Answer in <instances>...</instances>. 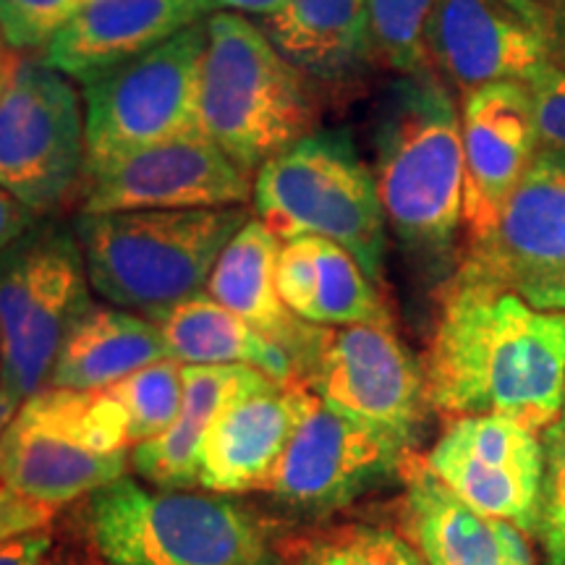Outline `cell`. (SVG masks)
Instances as JSON below:
<instances>
[{
    "instance_id": "6da1fadb",
    "label": "cell",
    "mask_w": 565,
    "mask_h": 565,
    "mask_svg": "<svg viewBox=\"0 0 565 565\" xmlns=\"http://www.w3.org/2000/svg\"><path fill=\"white\" fill-rule=\"evenodd\" d=\"M424 374L450 419L498 414L545 433L565 406V312L454 278Z\"/></svg>"
},
{
    "instance_id": "7a4b0ae2",
    "label": "cell",
    "mask_w": 565,
    "mask_h": 565,
    "mask_svg": "<svg viewBox=\"0 0 565 565\" xmlns=\"http://www.w3.org/2000/svg\"><path fill=\"white\" fill-rule=\"evenodd\" d=\"M246 221V207L105 212L82 215L76 236L92 291L160 322L204 294L215 263Z\"/></svg>"
},
{
    "instance_id": "3957f363",
    "label": "cell",
    "mask_w": 565,
    "mask_h": 565,
    "mask_svg": "<svg viewBox=\"0 0 565 565\" xmlns=\"http://www.w3.org/2000/svg\"><path fill=\"white\" fill-rule=\"evenodd\" d=\"M200 118L204 137L246 171L309 137L315 121L303 74L244 13L207 17Z\"/></svg>"
},
{
    "instance_id": "277c9868",
    "label": "cell",
    "mask_w": 565,
    "mask_h": 565,
    "mask_svg": "<svg viewBox=\"0 0 565 565\" xmlns=\"http://www.w3.org/2000/svg\"><path fill=\"white\" fill-rule=\"evenodd\" d=\"M89 534L105 565H278L267 526L225 494L129 477L89 494Z\"/></svg>"
},
{
    "instance_id": "5b68a950",
    "label": "cell",
    "mask_w": 565,
    "mask_h": 565,
    "mask_svg": "<svg viewBox=\"0 0 565 565\" xmlns=\"http://www.w3.org/2000/svg\"><path fill=\"white\" fill-rule=\"evenodd\" d=\"M374 183L406 244L443 252L463 223V137L450 92L414 74L391 97L377 134Z\"/></svg>"
},
{
    "instance_id": "8992f818",
    "label": "cell",
    "mask_w": 565,
    "mask_h": 565,
    "mask_svg": "<svg viewBox=\"0 0 565 565\" xmlns=\"http://www.w3.org/2000/svg\"><path fill=\"white\" fill-rule=\"evenodd\" d=\"M129 424L108 393L45 385L24 398L0 440V482L47 505L95 494L126 477Z\"/></svg>"
},
{
    "instance_id": "52a82bcc",
    "label": "cell",
    "mask_w": 565,
    "mask_h": 565,
    "mask_svg": "<svg viewBox=\"0 0 565 565\" xmlns=\"http://www.w3.org/2000/svg\"><path fill=\"white\" fill-rule=\"evenodd\" d=\"M257 217L280 242L320 236L349 249L372 282L383 278L385 212L377 183L341 134H309L254 179Z\"/></svg>"
},
{
    "instance_id": "ba28073f",
    "label": "cell",
    "mask_w": 565,
    "mask_h": 565,
    "mask_svg": "<svg viewBox=\"0 0 565 565\" xmlns=\"http://www.w3.org/2000/svg\"><path fill=\"white\" fill-rule=\"evenodd\" d=\"M207 19L154 51L84 84V173L95 175L147 147L202 131Z\"/></svg>"
},
{
    "instance_id": "9c48e42d",
    "label": "cell",
    "mask_w": 565,
    "mask_h": 565,
    "mask_svg": "<svg viewBox=\"0 0 565 565\" xmlns=\"http://www.w3.org/2000/svg\"><path fill=\"white\" fill-rule=\"evenodd\" d=\"M76 228H30L0 252V387L24 401L51 383L68 330L92 307Z\"/></svg>"
},
{
    "instance_id": "30bf717a",
    "label": "cell",
    "mask_w": 565,
    "mask_h": 565,
    "mask_svg": "<svg viewBox=\"0 0 565 565\" xmlns=\"http://www.w3.org/2000/svg\"><path fill=\"white\" fill-rule=\"evenodd\" d=\"M296 377L322 406L408 445L427 416L424 366L412 356L391 322H303L291 349Z\"/></svg>"
},
{
    "instance_id": "8fae6325",
    "label": "cell",
    "mask_w": 565,
    "mask_h": 565,
    "mask_svg": "<svg viewBox=\"0 0 565 565\" xmlns=\"http://www.w3.org/2000/svg\"><path fill=\"white\" fill-rule=\"evenodd\" d=\"M84 171V103L68 76L21 63L0 97V189L51 215Z\"/></svg>"
},
{
    "instance_id": "7c38bea8",
    "label": "cell",
    "mask_w": 565,
    "mask_h": 565,
    "mask_svg": "<svg viewBox=\"0 0 565 565\" xmlns=\"http://www.w3.org/2000/svg\"><path fill=\"white\" fill-rule=\"evenodd\" d=\"M456 278L565 312V160L536 150L492 228L469 244Z\"/></svg>"
},
{
    "instance_id": "4fadbf2b",
    "label": "cell",
    "mask_w": 565,
    "mask_h": 565,
    "mask_svg": "<svg viewBox=\"0 0 565 565\" xmlns=\"http://www.w3.org/2000/svg\"><path fill=\"white\" fill-rule=\"evenodd\" d=\"M427 469L479 513L534 534L545 448L542 433L511 416H461L424 458Z\"/></svg>"
},
{
    "instance_id": "5bb4252c",
    "label": "cell",
    "mask_w": 565,
    "mask_h": 565,
    "mask_svg": "<svg viewBox=\"0 0 565 565\" xmlns=\"http://www.w3.org/2000/svg\"><path fill=\"white\" fill-rule=\"evenodd\" d=\"M249 196H254L252 171L200 131L147 147L89 175L82 215L244 207Z\"/></svg>"
},
{
    "instance_id": "9a60e30c",
    "label": "cell",
    "mask_w": 565,
    "mask_h": 565,
    "mask_svg": "<svg viewBox=\"0 0 565 565\" xmlns=\"http://www.w3.org/2000/svg\"><path fill=\"white\" fill-rule=\"evenodd\" d=\"M406 448L398 437L320 404L294 435L267 492L301 513L328 515L401 475Z\"/></svg>"
},
{
    "instance_id": "2e32d148",
    "label": "cell",
    "mask_w": 565,
    "mask_h": 565,
    "mask_svg": "<svg viewBox=\"0 0 565 565\" xmlns=\"http://www.w3.org/2000/svg\"><path fill=\"white\" fill-rule=\"evenodd\" d=\"M463 223L484 236L536 154L532 100L524 82H498L463 95Z\"/></svg>"
},
{
    "instance_id": "e0dca14e",
    "label": "cell",
    "mask_w": 565,
    "mask_h": 565,
    "mask_svg": "<svg viewBox=\"0 0 565 565\" xmlns=\"http://www.w3.org/2000/svg\"><path fill=\"white\" fill-rule=\"evenodd\" d=\"M550 40L505 0H437L427 26V61L466 92L526 82L550 63Z\"/></svg>"
},
{
    "instance_id": "ac0fdd59",
    "label": "cell",
    "mask_w": 565,
    "mask_h": 565,
    "mask_svg": "<svg viewBox=\"0 0 565 565\" xmlns=\"http://www.w3.org/2000/svg\"><path fill=\"white\" fill-rule=\"evenodd\" d=\"M320 398L299 377L233 401L200 448V487L215 494L267 490L282 454Z\"/></svg>"
},
{
    "instance_id": "d6986e66",
    "label": "cell",
    "mask_w": 565,
    "mask_h": 565,
    "mask_svg": "<svg viewBox=\"0 0 565 565\" xmlns=\"http://www.w3.org/2000/svg\"><path fill=\"white\" fill-rule=\"evenodd\" d=\"M215 11L212 0H89L42 47V63L89 84Z\"/></svg>"
},
{
    "instance_id": "ffe728a7",
    "label": "cell",
    "mask_w": 565,
    "mask_h": 565,
    "mask_svg": "<svg viewBox=\"0 0 565 565\" xmlns=\"http://www.w3.org/2000/svg\"><path fill=\"white\" fill-rule=\"evenodd\" d=\"M401 519L424 565H536L529 534L466 505L427 463L406 458Z\"/></svg>"
},
{
    "instance_id": "44dd1931",
    "label": "cell",
    "mask_w": 565,
    "mask_h": 565,
    "mask_svg": "<svg viewBox=\"0 0 565 565\" xmlns=\"http://www.w3.org/2000/svg\"><path fill=\"white\" fill-rule=\"evenodd\" d=\"M280 380L246 364H183L181 412L166 433L131 448L134 471L160 490L200 484V448L210 424L244 395Z\"/></svg>"
},
{
    "instance_id": "7402d4cb",
    "label": "cell",
    "mask_w": 565,
    "mask_h": 565,
    "mask_svg": "<svg viewBox=\"0 0 565 565\" xmlns=\"http://www.w3.org/2000/svg\"><path fill=\"white\" fill-rule=\"evenodd\" d=\"M275 282L282 303L303 322H391L370 275L349 249L328 238L301 236L282 244Z\"/></svg>"
},
{
    "instance_id": "603a6c76",
    "label": "cell",
    "mask_w": 565,
    "mask_h": 565,
    "mask_svg": "<svg viewBox=\"0 0 565 565\" xmlns=\"http://www.w3.org/2000/svg\"><path fill=\"white\" fill-rule=\"evenodd\" d=\"M160 359L171 356L158 322L92 303L68 330L47 385L97 391Z\"/></svg>"
},
{
    "instance_id": "cb8c5ba5",
    "label": "cell",
    "mask_w": 565,
    "mask_h": 565,
    "mask_svg": "<svg viewBox=\"0 0 565 565\" xmlns=\"http://www.w3.org/2000/svg\"><path fill=\"white\" fill-rule=\"evenodd\" d=\"M282 242L259 217H249L231 238L207 280V294L291 356L303 320L291 315L278 294V257Z\"/></svg>"
},
{
    "instance_id": "d4e9b609",
    "label": "cell",
    "mask_w": 565,
    "mask_h": 565,
    "mask_svg": "<svg viewBox=\"0 0 565 565\" xmlns=\"http://www.w3.org/2000/svg\"><path fill=\"white\" fill-rule=\"evenodd\" d=\"M263 30L301 74L322 79L370 55L366 0H286Z\"/></svg>"
},
{
    "instance_id": "484cf974",
    "label": "cell",
    "mask_w": 565,
    "mask_h": 565,
    "mask_svg": "<svg viewBox=\"0 0 565 565\" xmlns=\"http://www.w3.org/2000/svg\"><path fill=\"white\" fill-rule=\"evenodd\" d=\"M168 356L181 364H246L288 383L294 359L270 338L233 315L210 294L179 303L158 322Z\"/></svg>"
},
{
    "instance_id": "4316f807",
    "label": "cell",
    "mask_w": 565,
    "mask_h": 565,
    "mask_svg": "<svg viewBox=\"0 0 565 565\" xmlns=\"http://www.w3.org/2000/svg\"><path fill=\"white\" fill-rule=\"evenodd\" d=\"M278 565H424L406 536L385 526L345 524L303 534L278 550Z\"/></svg>"
},
{
    "instance_id": "83f0119b",
    "label": "cell",
    "mask_w": 565,
    "mask_h": 565,
    "mask_svg": "<svg viewBox=\"0 0 565 565\" xmlns=\"http://www.w3.org/2000/svg\"><path fill=\"white\" fill-rule=\"evenodd\" d=\"M105 387L124 408L134 448L166 433L179 416L183 401V364L175 359H160Z\"/></svg>"
},
{
    "instance_id": "f1b7e54d",
    "label": "cell",
    "mask_w": 565,
    "mask_h": 565,
    "mask_svg": "<svg viewBox=\"0 0 565 565\" xmlns=\"http://www.w3.org/2000/svg\"><path fill=\"white\" fill-rule=\"evenodd\" d=\"M437 0H366L370 55L398 74H424L427 26Z\"/></svg>"
},
{
    "instance_id": "f546056e",
    "label": "cell",
    "mask_w": 565,
    "mask_h": 565,
    "mask_svg": "<svg viewBox=\"0 0 565 565\" xmlns=\"http://www.w3.org/2000/svg\"><path fill=\"white\" fill-rule=\"evenodd\" d=\"M545 475H542L540 519L534 536L540 540L545 565H565V406L542 433Z\"/></svg>"
},
{
    "instance_id": "4dcf8cb0",
    "label": "cell",
    "mask_w": 565,
    "mask_h": 565,
    "mask_svg": "<svg viewBox=\"0 0 565 565\" xmlns=\"http://www.w3.org/2000/svg\"><path fill=\"white\" fill-rule=\"evenodd\" d=\"M89 0H0V32L11 51L45 47Z\"/></svg>"
},
{
    "instance_id": "1f68e13d",
    "label": "cell",
    "mask_w": 565,
    "mask_h": 565,
    "mask_svg": "<svg viewBox=\"0 0 565 565\" xmlns=\"http://www.w3.org/2000/svg\"><path fill=\"white\" fill-rule=\"evenodd\" d=\"M532 100L536 150L565 160V68L545 63L524 82Z\"/></svg>"
},
{
    "instance_id": "d6a6232c",
    "label": "cell",
    "mask_w": 565,
    "mask_h": 565,
    "mask_svg": "<svg viewBox=\"0 0 565 565\" xmlns=\"http://www.w3.org/2000/svg\"><path fill=\"white\" fill-rule=\"evenodd\" d=\"M58 508L26 498L9 484L0 482V545L32 532H45L55 521Z\"/></svg>"
},
{
    "instance_id": "836d02e7",
    "label": "cell",
    "mask_w": 565,
    "mask_h": 565,
    "mask_svg": "<svg viewBox=\"0 0 565 565\" xmlns=\"http://www.w3.org/2000/svg\"><path fill=\"white\" fill-rule=\"evenodd\" d=\"M51 553L53 534L51 529H45V532L24 534L9 545H0V565H42Z\"/></svg>"
},
{
    "instance_id": "e575fe53",
    "label": "cell",
    "mask_w": 565,
    "mask_h": 565,
    "mask_svg": "<svg viewBox=\"0 0 565 565\" xmlns=\"http://www.w3.org/2000/svg\"><path fill=\"white\" fill-rule=\"evenodd\" d=\"M32 212L21 204L17 196H11L6 189H0V252H6L13 242H19L32 225Z\"/></svg>"
},
{
    "instance_id": "d590c367",
    "label": "cell",
    "mask_w": 565,
    "mask_h": 565,
    "mask_svg": "<svg viewBox=\"0 0 565 565\" xmlns=\"http://www.w3.org/2000/svg\"><path fill=\"white\" fill-rule=\"evenodd\" d=\"M505 3L534 26H540L550 40L565 19V0H505Z\"/></svg>"
},
{
    "instance_id": "8d00e7d4",
    "label": "cell",
    "mask_w": 565,
    "mask_h": 565,
    "mask_svg": "<svg viewBox=\"0 0 565 565\" xmlns=\"http://www.w3.org/2000/svg\"><path fill=\"white\" fill-rule=\"evenodd\" d=\"M212 3L233 13H252V17L270 19L282 9L286 0H212Z\"/></svg>"
},
{
    "instance_id": "74e56055",
    "label": "cell",
    "mask_w": 565,
    "mask_h": 565,
    "mask_svg": "<svg viewBox=\"0 0 565 565\" xmlns=\"http://www.w3.org/2000/svg\"><path fill=\"white\" fill-rule=\"evenodd\" d=\"M19 66H21V61H19L17 51H6V47H0V97H3L6 89L11 87Z\"/></svg>"
},
{
    "instance_id": "f35d334b",
    "label": "cell",
    "mask_w": 565,
    "mask_h": 565,
    "mask_svg": "<svg viewBox=\"0 0 565 565\" xmlns=\"http://www.w3.org/2000/svg\"><path fill=\"white\" fill-rule=\"evenodd\" d=\"M21 401L13 398L11 393H6L3 387H0V440H3V433L6 427H9V422L13 419V414H17Z\"/></svg>"
},
{
    "instance_id": "ab89813d",
    "label": "cell",
    "mask_w": 565,
    "mask_h": 565,
    "mask_svg": "<svg viewBox=\"0 0 565 565\" xmlns=\"http://www.w3.org/2000/svg\"><path fill=\"white\" fill-rule=\"evenodd\" d=\"M42 565H100L97 561H92L89 555L82 553H58V555H47Z\"/></svg>"
},
{
    "instance_id": "60d3db41",
    "label": "cell",
    "mask_w": 565,
    "mask_h": 565,
    "mask_svg": "<svg viewBox=\"0 0 565 565\" xmlns=\"http://www.w3.org/2000/svg\"><path fill=\"white\" fill-rule=\"evenodd\" d=\"M0 47H3V32H0Z\"/></svg>"
}]
</instances>
